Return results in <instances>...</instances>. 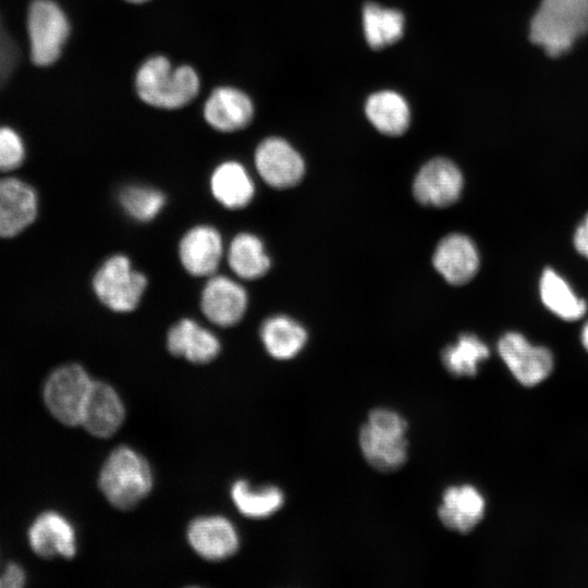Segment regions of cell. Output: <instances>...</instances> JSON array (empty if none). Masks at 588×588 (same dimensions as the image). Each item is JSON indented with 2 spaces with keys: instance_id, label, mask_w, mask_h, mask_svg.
I'll return each mask as SVG.
<instances>
[{
  "instance_id": "13",
  "label": "cell",
  "mask_w": 588,
  "mask_h": 588,
  "mask_svg": "<svg viewBox=\"0 0 588 588\" xmlns=\"http://www.w3.org/2000/svg\"><path fill=\"white\" fill-rule=\"evenodd\" d=\"M486 510V498L476 486L452 485L441 495L438 517L445 528L464 535L473 531L481 523Z\"/></svg>"
},
{
  "instance_id": "27",
  "label": "cell",
  "mask_w": 588,
  "mask_h": 588,
  "mask_svg": "<svg viewBox=\"0 0 588 588\" xmlns=\"http://www.w3.org/2000/svg\"><path fill=\"white\" fill-rule=\"evenodd\" d=\"M404 15L401 11L367 3L363 10L365 38L371 48L380 49L397 41L404 33Z\"/></svg>"
},
{
  "instance_id": "5",
  "label": "cell",
  "mask_w": 588,
  "mask_h": 588,
  "mask_svg": "<svg viewBox=\"0 0 588 588\" xmlns=\"http://www.w3.org/2000/svg\"><path fill=\"white\" fill-rule=\"evenodd\" d=\"M146 275L123 254L108 257L93 278L97 298L110 310L130 313L137 308L146 291Z\"/></svg>"
},
{
  "instance_id": "32",
  "label": "cell",
  "mask_w": 588,
  "mask_h": 588,
  "mask_svg": "<svg viewBox=\"0 0 588 588\" xmlns=\"http://www.w3.org/2000/svg\"><path fill=\"white\" fill-rule=\"evenodd\" d=\"M26 573L23 567L11 562L0 573V588H21L26 583Z\"/></svg>"
},
{
  "instance_id": "25",
  "label": "cell",
  "mask_w": 588,
  "mask_h": 588,
  "mask_svg": "<svg viewBox=\"0 0 588 588\" xmlns=\"http://www.w3.org/2000/svg\"><path fill=\"white\" fill-rule=\"evenodd\" d=\"M539 293L543 305L563 320L575 321L586 314L585 299L579 298L553 269L548 268L542 272Z\"/></svg>"
},
{
  "instance_id": "33",
  "label": "cell",
  "mask_w": 588,
  "mask_h": 588,
  "mask_svg": "<svg viewBox=\"0 0 588 588\" xmlns=\"http://www.w3.org/2000/svg\"><path fill=\"white\" fill-rule=\"evenodd\" d=\"M573 243L576 250L588 259V213L575 230Z\"/></svg>"
},
{
  "instance_id": "34",
  "label": "cell",
  "mask_w": 588,
  "mask_h": 588,
  "mask_svg": "<svg viewBox=\"0 0 588 588\" xmlns=\"http://www.w3.org/2000/svg\"><path fill=\"white\" fill-rule=\"evenodd\" d=\"M580 342L584 348L588 352V321L584 324L580 332Z\"/></svg>"
},
{
  "instance_id": "11",
  "label": "cell",
  "mask_w": 588,
  "mask_h": 588,
  "mask_svg": "<svg viewBox=\"0 0 588 588\" xmlns=\"http://www.w3.org/2000/svg\"><path fill=\"white\" fill-rule=\"evenodd\" d=\"M38 213V196L27 182L0 177V237L10 238L27 229Z\"/></svg>"
},
{
  "instance_id": "17",
  "label": "cell",
  "mask_w": 588,
  "mask_h": 588,
  "mask_svg": "<svg viewBox=\"0 0 588 588\" xmlns=\"http://www.w3.org/2000/svg\"><path fill=\"white\" fill-rule=\"evenodd\" d=\"M125 416L123 403L108 383L93 381L85 400L81 425L95 437L107 438L118 431Z\"/></svg>"
},
{
  "instance_id": "4",
  "label": "cell",
  "mask_w": 588,
  "mask_h": 588,
  "mask_svg": "<svg viewBox=\"0 0 588 588\" xmlns=\"http://www.w3.org/2000/svg\"><path fill=\"white\" fill-rule=\"evenodd\" d=\"M152 473L146 460L128 446L114 449L99 475V488L117 509L130 510L151 490Z\"/></svg>"
},
{
  "instance_id": "16",
  "label": "cell",
  "mask_w": 588,
  "mask_h": 588,
  "mask_svg": "<svg viewBox=\"0 0 588 588\" xmlns=\"http://www.w3.org/2000/svg\"><path fill=\"white\" fill-rule=\"evenodd\" d=\"M432 264L443 279L454 285L469 282L479 268V254L475 243L466 235L452 233L437 245Z\"/></svg>"
},
{
  "instance_id": "28",
  "label": "cell",
  "mask_w": 588,
  "mask_h": 588,
  "mask_svg": "<svg viewBox=\"0 0 588 588\" xmlns=\"http://www.w3.org/2000/svg\"><path fill=\"white\" fill-rule=\"evenodd\" d=\"M237 510L249 518H266L284 504V493L275 486L252 488L245 480L236 481L231 489Z\"/></svg>"
},
{
  "instance_id": "1",
  "label": "cell",
  "mask_w": 588,
  "mask_h": 588,
  "mask_svg": "<svg viewBox=\"0 0 588 588\" xmlns=\"http://www.w3.org/2000/svg\"><path fill=\"white\" fill-rule=\"evenodd\" d=\"M408 422L399 412L388 407L371 409L358 431L363 457L376 470L391 473L408 457Z\"/></svg>"
},
{
  "instance_id": "20",
  "label": "cell",
  "mask_w": 588,
  "mask_h": 588,
  "mask_svg": "<svg viewBox=\"0 0 588 588\" xmlns=\"http://www.w3.org/2000/svg\"><path fill=\"white\" fill-rule=\"evenodd\" d=\"M254 107L243 91L233 87H219L208 98L204 115L220 132H234L248 125Z\"/></svg>"
},
{
  "instance_id": "19",
  "label": "cell",
  "mask_w": 588,
  "mask_h": 588,
  "mask_svg": "<svg viewBox=\"0 0 588 588\" xmlns=\"http://www.w3.org/2000/svg\"><path fill=\"white\" fill-rule=\"evenodd\" d=\"M169 352L194 364H207L220 353L218 338L193 319L184 318L174 323L167 334Z\"/></svg>"
},
{
  "instance_id": "26",
  "label": "cell",
  "mask_w": 588,
  "mask_h": 588,
  "mask_svg": "<svg viewBox=\"0 0 588 588\" xmlns=\"http://www.w3.org/2000/svg\"><path fill=\"white\" fill-rule=\"evenodd\" d=\"M490 350L476 334L464 333L455 343L448 345L441 353L445 370L456 377H475L479 365L488 359Z\"/></svg>"
},
{
  "instance_id": "9",
  "label": "cell",
  "mask_w": 588,
  "mask_h": 588,
  "mask_svg": "<svg viewBox=\"0 0 588 588\" xmlns=\"http://www.w3.org/2000/svg\"><path fill=\"white\" fill-rule=\"evenodd\" d=\"M255 166L262 181L279 189L297 185L305 173L302 156L280 137H268L258 145Z\"/></svg>"
},
{
  "instance_id": "24",
  "label": "cell",
  "mask_w": 588,
  "mask_h": 588,
  "mask_svg": "<svg viewBox=\"0 0 588 588\" xmlns=\"http://www.w3.org/2000/svg\"><path fill=\"white\" fill-rule=\"evenodd\" d=\"M226 259L230 269L245 280L259 279L271 267V260L262 241L248 232L234 236L228 248Z\"/></svg>"
},
{
  "instance_id": "29",
  "label": "cell",
  "mask_w": 588,
  "mask_h": 588,
  "mask_svg": "<svg viewBox=\"0 0 588 588\" xmlns=\"http://www.w3.org/2000/svg\"><path fill=\"white\" fill-rule=\"evenodd\" d=\"M119 201L124 211L138 222L154 220L167 203L166 195L155 187L130 185L119 194Z\"/></svg>"
},
{
  "instance_id": "2",
  "label": "cell",
  "mask_w": 588,
  "mask_h": 588,
  "mask_svg": "<svg viewBox=\"0 0 588 588\" xmlns=\"http://www.w3.org/2000/svg\"><path fill=\"white\" fill-rule=\"evenodd\" d=\"M588 33V0H542L530 24V39L560 56Z\"/></svg>"
},
{
  "instance_id": "10",
  "label": "cell",
  "mask_w": 588,
  "mask_h": 588,
  "mask_svg": "<svg viewBox=\"0 0 588 588\" xmlns=\"http://www.w3.org/2000/svg\"><path fill=\"white\" fill-rule=\"evenodd\" d=\"M464 179L460 169L446 158L426 162L413 182V194L418 203L430 207H448L461 196Z\"/></svg>"
},
{
  "instance_id": "23",
  "label": "cell",
  "mask_w": 588,
  "mask_h": 588,
  "mask_svg": "<svg viewBox=\"0 0 588 588\" xmlns=\"http://www.w3.org/2000/svg\"><path fill=\"white\" fill-rule=\"evenodd\" d=\"M369 122L382 134L399 136L403 134L411 120L407 101L393 90H381L369 96L365 103Z\"/></svg>"
},
{
  "instance_id": "14",
  "label": "cell",
  "mask_w": 588,
  "mask_h": 588,
  "mask_svg": "<svg viewBox=\"0 0 588 588\" xmlns=\"http://www.w3.org/2000/svg\"><path fill=\"white\" fill-rule=\"evenodd\" d=\"M28 544L44 559H71L76 553V534L73 525L58 512L39 514L27 530Z\"/></svg>"
},
{
  "instance_id": "21",
  "label": "cell",
  "mask_w": 588,
  "mask_h": 588,
  "mask_svg": "<svg viewBox=\"0 0 588 588\" xmlns=\"http://www.w3.org/2000/svg\"><path fill=\"white\" fill-rule=\"evenodd\" d=\"M209 186L215 199L232 210L246 207L255 196L254 181L236 161L220 163L210 176Z\"/></svg>"
},
{
  "instance_id": "12",
  "label": "cell",
  "mask_w": 588,
  "mask_h": 588,
  "mask_svg": "<svg viewBox=\"0 0 588 588\" xmlns=\"http://www.w3.org/2000/svg\"><path fill=\"white\" fill-rule=\"evenodd\" d=\"M248 305L245 289L224 275H211L200 294L204 316L219 327H232L244 317Z\"/></svg>"
},
{
  "instance_id": "15",
  "label": "cell",
  "mask_w": 588,
  "mask_h": 588,
  "mask_svg": "<svg viewBox=\"0 0 588 588\" xmlns=\"http://www.w3.org/2000/svg\"><path fill=\"white\" fill-rule=\"evenodd\" d=\"M223 256L222 237L207 224L195 225L181 238L179 258L182 267L194 277H211Z\"/></svg>"
},
{
  "instance_id": "8",
  "label": "cell",
  "mask_w": 588,
  "mask_h": 588,
  "mask_svg": "<svg viewBox=\"0 0 588 588\" xmlns=\"http://www.w3.org/2000/svg\"><path fill=\"white\" fill-rule=\"evenodd\" d=\"M497 350L513 378L525 388L539 385L554 369L553 353L543 345L530 343L519 332L504 333Z\"/></svg>"
},
{
  "instance_id": "7",
  "label": "cell",
  "mask_w": 588,
  "mask_h": 588,
  "mask_svg": "<svg viewBox=\"0 0 588 588\" xmlns=\"http://www.w3.org/2000/svg\"><path fill=\"white\" fill-rule=\"evenodd\" d=\"M70 26L64 12L51 0H34L27 12L32 61L38 66L54 63L68 39Z\"/></svg>"
},
{
  "instance_id": "30",
  "label": "cell",
  "mask_w": 588,
  "mask_h": 588,
  "mask_svg": "<svg viewBox=\"0 0 588 588\" xmlns=\"http://www.w3.org/2000/svg\"><path fill=\"white\" fill-rule=\"evenodd\" d=\"M25 158V147L21 136L12 128L0 127V173H9L20 168Z\"/></svg>"
},
{
  "instance_id": "31",
  "label": "cell",
  "mask_w": 588,
  "mask_h": 588,
  "mask_svg": "<svg viewBox=\"0 0 588 588\" xmlns=\"http://www.w3.org/2000/svg\"><path fill=\"white\" fill-rule=\"evenodd\" d=\"M20 62V50L0 16V88L10 79Z\"/></svg>"
},
{
  "instance_id": "18",
  "label": "cell",
  "mask_w": 588,
  "mask_h": 588,
  "mask_svg": "<svg viewBox=\"0 0 588 588\" xmlns=\"http://www.w3.org/2000/svg\"><path fill=\"white\" fill-rule=\"evenodd\" d=\"M193 549L204 559L221 561L238 549V536L230 520L222 516H205L194 519L187 529Z\"/></svg>"
},
{
  "instance_id": "22",
  "label": "cell",
  "mask_w": 588,
  "mask_h": 588,
  "mask_svg": "<svg viewBox=\"0 0 588 588\" xmlns=\"http://www.w3.org/2000/svg\"><path fill=\"white\" fill-rule=\"evenodd\" d=\"M260 339L267 353L278 360H289L305 347L308 334L295 319L285 315L267 318L260 328Z\"/></svg>"
},
{
  "instance_id": "6",
  "label": "cell",
  "mask_w": 588,
  "mask_h": 588,
  "mask_svg": "<svg viewBox=\"0 0 588 588\" xmlns=\"http://www.w3.org/2000/svg\"><path fill=\"white\" fill-rule=\"evenodd\" d=\"M93 380L78 364L56 368L46 379L42 397L50 414L66 426L81 425L82 411Z\"/></svg>"
},
{
  "instance_id": "3",
  "label": "cell",
  "mask_w": 588,
  "mask_h": 588,
  "mask_svg": "<svg viewBox=\"0 0 588 588\" xmlns=\"http://www.w3.org/2000/svg\"><path fill=\"white\" fill-rule=\"evenodd\" d=\"M137 94L146 103L163 109H176L192 101L199 89L193 68L173 69L166 57L148 59L136 75Z\"/></svg>"
},
{
  "instance_id": "35",
  "label": "cell",
  "mask_w": 588,
  "mask_h": 588,
  "mask_svg": "<svg viewBox=\"0 0 588 588\" xmlns=\"http://www.w3.org/2000/svg\"><path fill=\"white\" fill-rule=\"evenodd\" d=\"M126 1L132 2V3H142L148 0H126Z\"/></svg>"
}]
</instances>
